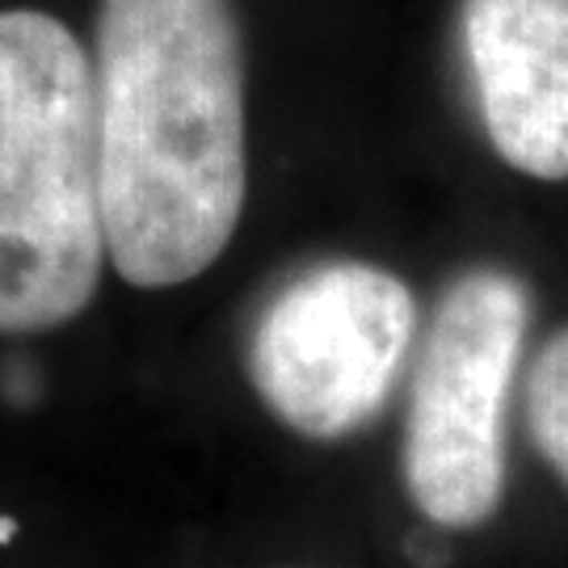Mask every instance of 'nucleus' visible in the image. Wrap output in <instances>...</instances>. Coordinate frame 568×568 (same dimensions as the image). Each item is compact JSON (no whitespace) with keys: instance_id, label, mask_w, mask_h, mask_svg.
<instances>
[{"instance_id":"obj_4","label":"nucleus","mask_w":568,"mask_h":568,"mask_svg":"<svg viewBox=\"0 0 568 568\" xmlns=\"http://www.w3.org/2000/svg\"><path fill=\"white\" fill-rule=\"evenodd\" d=\"M413 333L417 304L396 274L371 262H321L262 307L248 379L283 426L337 443L379 417Z\"/></svg>"},{"instance_id":"obj_1","label":"nucleus","mask_w":568,"mask_h":568,"mask_svg":"<svg viewBox=\"0 0 568 568\" xmlns=\"http://www.w3.org/2000/svg\"><path fill=\"white\" fill-rule=\"evenodd\" d=\"M105 257L164 291L220 262L244 211V47L232 0H102L93 51Z\"/></svg>"},{"instance_id":"obj_7","label":"nucleus","mask_w":568,"mask_h":568,"mask_svg":"<svg viewBox=\"0 0 568 568\" xmlns=\"http://www.w3.org/2000/svg\"><path fill=\"white\" fill-rule=\"evenodd\" d=\"M13 539V523H0V544H9Z\"/></svg>"},{"instance_id":"obj_3","label":"nucleus","mask_w":568,"mask_h":568,"mask_svg":"<svg viewBox=\"0 0 568 568\" xmlns=\"http://www.w3.org/2000/svg\"><path fill=\"white\" fill-rule=\"evenodd\" d=\"M527 325V286L506 270H467L434 312L408 396L405 485L438 527H480L506 497V405Z\"/></svg>"},{"instance_id":"obj_5","label":"nucleus","mask_w":568,"mask_h":568,"mask_svg":"<svg viewBox=\"0 0 568 568\" xmlns=\"http://www.w3.org/2000/svg\"><path fill=\"white\" fill-rule=\"evenodd\" d=\"M467 63L497 156L568 178V0H464Z\"/></svg>"},{"instance_id":"obj_6","label":"nucleus","mask_w":568,"mask_h":568,"mask_svg":"<svg viewBox=\"0 0 568 568\" xmlns=\"http://www.w3.org/2000/svg\"><path fill=\"white\" fill-rule=\"evenodd\" d=\"M527 422L535 447L548 455L556 476L568 485V328L556 333L530 366Z\"/></svg>"},{"instance_id":"obj_2","label":"nucleus","mask_w":568,"mask_h":568,"mask_svg":"<svg viewBox=\"0 0 568 568\" xmlns=\"http://www.w3.org/2000/svg\"><path fill=\"white\" fill-rule=\"evenodd\" d=\"M93 63L51 13H0V333L77 321L102 283Z\"/></svg>"}]
</instances>
